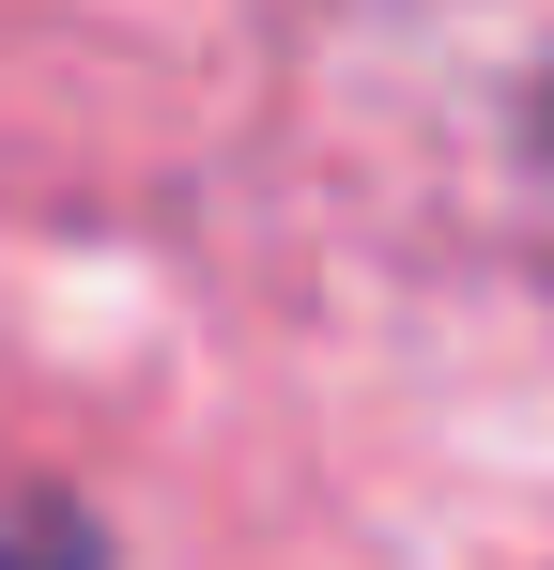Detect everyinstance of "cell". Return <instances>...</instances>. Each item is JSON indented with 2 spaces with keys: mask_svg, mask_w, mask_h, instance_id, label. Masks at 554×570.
<instances>
[{
  "mask_svg": "<svg viewBox=\"0 0 554 570\" xmlns=\"http://www.w3.org/2000/svg\"><path fill=\"white\" fill-rule=\"evenodd\" d=\"M0 570H108L78 493H47V478H0Z\"/></svg>",
  "mask_w": 554,
  "mask_h": 570,
  "instance_id": "obj_1",
  "label": "cell"
}]
</instances>
